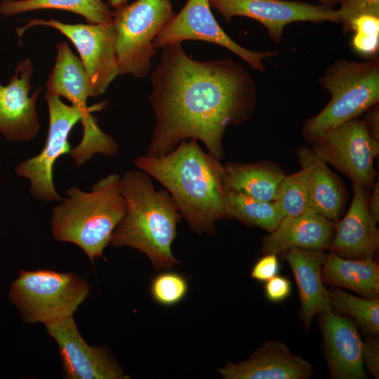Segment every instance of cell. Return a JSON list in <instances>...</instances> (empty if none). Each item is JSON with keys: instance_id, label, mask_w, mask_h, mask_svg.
I'll use <instances>...</instances> for the list:
<instances>
[{"instance_id": "obj_1", "label": "cell", "mask_w": 379, "mask_h": 379, "mask_svg": "<svg viewBox=\"0 0 379 379\" xmlns=\"http://www.w3.org/2000/svg\"><path fill=\"white\" fill-rule=\"evenodd\" d=\"M161 49L149 97L156 124L145 156H164L190 138L201 140L216 159H224L226 128L253 117L257 101L253 77L230 58L194 60L181 43Z\"/></svg>"}, {"instance_id": "obj_2", "label": "cell", "mask_w": 379, "mask_h": 379, "mask_svg": "<svg viewBox=\"0 0 379 379\" xmlns=\"http://www.w3.org/2000/svg\"><path fill=\"white\" fill-rule=\"evenodd\" d=\"M134 164L164 186L192 230L215 234V222L225 218L224 166L198 140H182L164 156L139 157Z\"/></svg>"}, {"instance_id": "obj_3", "label": "cell", "mask_w": 379, "mask_h": 379, "mask_svg": "<svg viewBox=\"0 0 379 379\" xmlns=\"http://www.w3.org/2000/svg\"><path fill=\"white\" fill-rule=\"evenodd\" d=\"M121 184L127 209L109 244L139 250L157 270L178 265L171 246L182 215L170 193L155 190L150 176L142 171L124 173Z\"/></svg>"}, {"instance_id": "obj_4", "label": "cell", "mask_w": 379, "mask_h": 379, "mask_svg": "<svg viewBox=\"0 0 379 379\" xmlns=\"http://www.w3.org/2000/svg\"><path fill=\"white\" fill-rule=\"evenodd\" d=\"M66 194L67 198L53 209V237L76 244L93 263L95 258L102 256L126 212L121 177L111 173L94 184L90 192L72 187Z\"/></svg>"}, {"instance_id": "obj_5", "label": "cell", "mask_w": 379, "mask_h": 379, "mask_svg": "<svg viewBox=\"0 0 379 379\" xmlns=\"http://www.w3.org/2000/svg\"><path fill=\"white\" fill-rule=\"evenodd\" d=\"M319 83L331 98L302 126V135L311 142L378 103L379 58L364 62L337 59L326 67Z\"/></svg>"}, {"instance_id": "obj_6", "label": "cell", "mask_w": 379, "mask_h": 379, "mask_svg": "<svg viewBox=\"0 0 379 379\" xmlns=\"http://www.w3.org/2000/svg\"><path fill=\"white\" fill-rule=\"evenodd\" d=\"M89 288L86 280L72 273L21 270L8 296L24 322L45 324L73 315L88 297Z\"/></svg>"}, {"instance_id": "obj_7", "label": "cell", "mask_w": 379, "mask_h": 379, "mask_svg": "<svg viewBox=\"0 0 379 379\" xmlns=\"http://www.w3.org/2000/svg\"><path fill=\"white\" fill-rule=\"evenodd\" d=\"M112 14L119 75L145 77L157 51L154 41L175 14L171 0H136Z\"/></svg>"}, {"instance_id": "obj_8", "label": "cell", "mask_w": 379, "mask_h": 379, "mask_svg": "<svg viewBox=\"0 0 379 379\" xmlns=\"http://www.w3.org/2000/svg\"><path fill=\"white\" fill-rule=\"evenodd\" d=\"M46 87L47 92L67 98L81 113V140L68 152L77 166L84 164L97 153L106 157L117 153L118 145L114 139L100 129L97 119L92 114L93 112L102 109L105 102L88 107V98L92 96L86 72L81 60L65 41L57 46L55 64Z\"/></svg>"}, {"instance_id": "obj_9", "label": "cell", "mask_w": 379, "mask_h": 379, "mask_svg": "<svg viewBox=\"0 0 379 379\" xmlns=\"http://www.w3.org/2000/svg\"><path fill=\"white\" fill-rule=\"evenodd\" d=\"M36 25L53 27L73 43L80 55L92 97L103 94L119 75L112 21L84 25L67 24L54 19H33L17 32L21 36L27 29Z\"/></svg>"}, {"instance_id": "obj_10", "label": "cell", "mask_w": 379, "mask_h": 379, "mask_svg": "<svg viewBox=\"0 0 379 379\" xmlns=\"http://www.w3.org/2000/svg\"><path fill=\"white\" fill-rule=\"evenodd\" d=\"M312 143L313 151L326 164L353 182L373 189L376 175L373 162L379 152V142L370 135L364 119H352Z\"/></svg>"}, {"instance_id": "obj_11", "label": "cell", "mask_w": 379, "mask_h": 379, "mask_svg": "<svg viewBox=\"0 0 379 379\" xmlns=\"http://www.w3.org/2000/svg\"><path fill=\"white\" fill-rule=\"evenodd\" d=\"M45 97L49 114L45 146L39 154L20 163L15 170L18 175L30 181L29 191L34 198L53 202L62 199L53 181L54 163L69 152L68 135L73 126L81 121L82 115L76 107L65 104L58 95L47 92Z\"/></svg>"}, {"instance_id": "obj_12", "label": "cell", "mask_w": 379, "mask_h": 379, "mask_svg": "<svg viewBox=\"0 0 379 379\" xmlns=\"http://www.w3.org/2000/svg\"><path fill=\"white\" fill-rule=\"evenodd\" d=\"M199 40L221 46L244 60L251 68L265 72L263 61L278 55L275 51H255L233 41L221 28L211 11L209 0H187L154 41L155 49L172 43Z\"/></svg>"}, {"instance_id": "obj_13", "label": "cell", "mask_w": 379, "mask_h": 379, "mask_svg": "<svg viewBox=\"0 0 379 379\" xmlns=\"http://www.w3.org/2000/svg\"><path fill=\"white\" fill-rule=\"evenodd\" d=\"M210 5L226 22L244 16L261 23L270 39L279 44L284 27L294 22H340L335 8L321 4L288 0H209Z\"/></svg>"}, {"instance_id": "obj_14", "label": "cell", "mask_w": 379, "mask_h": 379, "mask_svg": "<svg viewBox=\"0 0 379 379\" xmlns=\"http://www.w3.org/2000/svg\"><path fill=\"white\" fill-rule=\"evenodd\" d=\"M44 325L48 335L58 344L65 378H129L105 349L91 346L84 340L73 315Z\"/></svg>"}, {"instance_id": "obj_15", "label": "cell", "mask_w": 379, "mask_h": 379, "mask_svg": "<svg viewBox=\"0 0 379 379\" xmlns=\"http://www.w3.org/2000/svg\"><path fill=\"white\" fill-rule=\"evenodd\" d=\"M33 67L29 58L17 66L7 86L0 85V133L11 141L33 139L39 130L36 101L41 87L29 97Z\"/></svg>"}, {"instance_id": "obj_16", "label": "cell", "mask_w": 379, "mask_h": 379, "mask_svg": "<svg viewBox=\"0 0 379 379\" xmlns=\"http://www.w3.org/2000/svg\"><path fill=\"white\" fill-rule=\"evenodd\" d=\"M353 197L343 219L335 222L331 251L350 259L373 258L379 246L376 222L368 211L366 189L353 182Z\"/></svg>"}, {"instance_id": "obj_17", "label": "cell", "mask_w": 379, "mask_h": 379, "mask_svg": "<svg viewBox=\"0 0 379 379\" xmlns=\"http://www.w3.org/2000/svg\"><path fill=\"white\" fill-rule=\"evenodd\" d=\"M319 315L331 377L336 379L366 378L363 342L354 322L333 310Z\"/></svg>"}, {"instance_id": "obj_18", "label": "cell", "mask_w": 379, "mask_h": 379, "mask_svg": "<svg viewBox=\"0 0 379 379\" xmlns=\"http://www.w3.org/2000/svg\"><path fill=\"white\" fill-rule=\"evenodd\" d=\"M218 371L225 379H307L314 374L308 361L279 341H267L246 361H227Z\"/></svg>"}, {"instance_id": "obj_19", "label": "cell", "mask_w": 379, "mask_h": 379, "mask_svg": "<svg viewBox=\"0 0 379 379\" xmlns=\"http://www.w3.org/2000/svg\"><path fill=\"white\" fill-rule=\"evenodd\" d=\"M335 222L314 208L284 217L279 225L262 241L265 253L284 254L292 248L324 251L329 248L335 232Z\"/></svg>"}, {"instance_id": "obj_20", "label": "cell", "mask_w": 379, "mask_h": 379, "mask_svg": "<svg viewBox=\"0 0 379 379\" xmlns=\"http://www.w3.org/2000/svg\"><path fill=\"white\" fill-rule=\"evenodd\" d=\"M283 255L294 274L301 304L300 316L308 327L314 315L333 310L321 275L326 254L320 250L292 248Z\"/></svg>"}, {"instance_id": "obj_21", "label": "cell", "mask_w": 379, "mask_h": 379, "mask_svg": "<svg viewBox=\"0 0 379 379\" xmlns=\"http://www.w3.org/2000/svg\"><path fill=\"white\" fill-rule=\"evenodd\" d=\"M296 152L301 169L307 175L312 208L334 222L338 220L346 201L342 183L312 148L302 147Z\"/></svg>"}, {"instance_id": "obj_22", "label": "cell", "mask_w": 379, "mask_h": 379, "mask_svg": "<svg viewBox=\"0 0 379 379\" xmlns=\"http://www.w3.org/2000/svg\"><path fill=\"white\" fill-rule=\"evenodd\" d=\"M224 166V188L263 201H275L284 172L268 161L228 162Z\"/></svg>"}, {"instance_id": "obj_23", "label": "cell", "mask_w": 379, "mask_h": 379, "mask_svg": "<svg viewBox=\"0 0 379 379\" xmlns=\"http://www.w3.org/2000/svg\"><path fill=\"white\" fill-rule=\"evenodd\" d=\"M323 281L357 292L365 298H378L379 267L373 258L350 259L330 251L321 267Z\"/></svg>"}, {"instance_id": "obj_24", "label": "cell", "mask_w": 379, "mask_h": 379, "mask_svg": "<svg viewBox=\"0 0 379 379\" xmlns=\"http://www.w3.org/2000/svg\"><path fill=\"white\" fill-rule=\"evenodd\" d=\"M224 191L225 218L272 232L284 215L276 201H263L231 189Z\"/></svg>"}, {"instance_id": "obj_25", "label": "cell", "mask_w": 379, "mask_h": 379, "mask_svg": "<svg viewBox=\"0 0 379 379\" xmlns=\"http://www.w3.org/2000/svg\"><path fill=\"white\" fill-rule=\"evenodd\" d=\"M60 9L84 16L91 24L112 21V11L102 0H3L0 13L12 16L38 9Z\"/></svg>"}, {"instance_id": "obj_26", "label": "cell", "mask_w": 379, "mask_h": 379, "mask_svg": "<svg viewBox=\"0 0 379 379\" xmlns=\"http://www.w3.org/2000/svg\"><path fill=\"white\" fill-rule=\"evenodd\" d=\"M332 307L352 316L367 331L379 333V300L360 298L340 289L328 291Z\"/></svg>"}, {"instance_id": "obj_27", "label": "cell", "mask_w": 379, "mask_h": 379, "mask_svg": "<svg viewBox=\"0 0 379 379\" xmlns=\"http://www.w3.org/2000/svg\"><path fill=\"white\" fill-rule=\"evenodd\" d=\"M275 201L284 217L297 215L312 208L308 181L302 169L285 175Z\"/></svg>"}, {"instance_id": "obj_28", "label": "cell", "mask_w": 379, "mask_h": 379, "mask_svg": "<svg viewBox=\"0 0 379 379\" xmlns=\"http://www.w3.org/2000/svg\"><path fill=\"white\" fill-rule=\"evenodd\" d=\"M354 32L352 46L359 54L376 56L379 48V17L361 15L352 20L350 32Z\"/></svg>"}, {"instance_id": "obj_29", "label": "cell", "mask_w": 379, "mask_h": 379, "mask_svg": "<svg viewBox=\"0 0 379 379\" xmlns=\"http://www.w3.org/2000/svg\"><path fill=\"white\" fill-rule=\"evenodd\" d=\"M188 283L180 274L164 272L154 277L150 286L151 295L157 303L172 306L179 303L188 292Z\"/></svg>"}, {"instance_id": "obj_30", "label": "cell", "mask_w": 379, "mask_h": 379, "mask_svg": "<svg viewBox=\"0 0 379 379\" xmlns=\"http://www.w3.org/2000/svg\"><path fill=\"white\" fill-rule=\"evenodd\" d=\"M336 9L344 32H350L352 20L361 15L379 17V0H339Z\"/></svg>"}, {"instance_id": "obj_31", "label": "cell", "mask_w": 379, "mask_h": 379, "mask_svg": "<svg viewBox=\"0 0 379 379\" xmlns=\"http://www.w3.org/2000/svg\"><path fill=\"white\" fill-rule=\"evenodd\" d=\"M279 270L277 255L265 253L252 268L251 276L259 281H267L276 276Z\"/></svg>"}, {"instance_id": "obj_32", "label": "cell", "mask_w": 379, "mask_h": 379, "mask_svg": "<svg viewBox=\"0 0 379 379\" xmlns=\"http://www.w3.org/2000/svg\"><path fill=\"white\" fill-rule=\"evenodd\" d=\"M266 282L265 287V295L271 302H281L291 294V281L284 277L276 275Z\"/></svg>"}, {"instance_id": "obj_33", "label": "cell", "mask_w": 379, "mask_h": 379, "mask_svg": "<svg viewBox=\"0 0 379 379\" xmlns=\"http://www.w3.org/2000/svg\"><path fill=\"white\" fill-rule=\"evenodd\" d=\"M362 355L364 364L375 378L379 375V348L374 340L363 342Z\"/></svg>"}, {"instance_id": "obj_34", "label": "cell", "mask_w": 379, "mask_h": 379, "mask_svg": "<svg viewBox=\"0 0 379 379\" xmlns=\"http://www.w3.org/2000/svg\"><path fill=\"white\" fill-rule=\"evenodd\" d=\"M364 113V119L370 135L376 140H379V110L378 103L372 106Z\"/></svg>"}, {"instance_id": "obj_35", "label": "cell", "mask_w": 379, "mask_h": 379, "mask_svg": "<svg viewBox=\"0 0 379 379\" xmlns=\"http://www.w3.org/2000/svg\"><path fill=\"white\" fill-rule=\"evenodd\" d=\"M373 192L368 201V211L371 217L378 222L379 220V184L375 182Z\"/></svg>"}, {"instance_id": "obj_36", "label": "cell", "mask_w": 379, "mask_h": 379, "mask_svg": "<svg viewBox=\"0 0 379 379\" xmlns=\"http://www.w3.org/2000/svg\"><path fill=\"white\" fill-rule=\"evenodd\" d=\"M129 0H107L108 4L114 8L118 9L127 5Z\"/></svg>"}, {"instance_id": "obj_37", "label": "cell", "mask_w": 379, "mask_h": 379, "mask_svg": "<svg viewBox=\"0 0 379 379\" xmlns=\"http://www.w3.org/2000/svg\"><path fill=\"white\" fill-rule=\"evenodd\" d=\"M319 1L321 5L330 8H334L335 6L339 3V0H319Z\"/></svg>"}]
</instances>
